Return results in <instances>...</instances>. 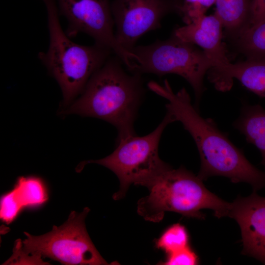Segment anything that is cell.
I'll return each instance as SVG.
<instances>
[{"label": "cell", "instance_id": "1", "mask_svg": "<svg viewBox=\"0 0 265 265\" xmlns=\"http://www.w3.org/2000/svg\"><path fill=\"white\" fill-rule=\"evenodd\" d=\"M148 87L167 100V112L193 138L200 158L199 178L204 181L212 176L225 177L234 183H248L254 191L265 187V172L248 160L212 119L201 116L185 88L175 93L167 80L163 84L151 81Z\"/></svg>", "mask_w": 265, "mask_h": 265}, {"label": "cell", "instance_id": "2", "mask_svg": "<svg viewBox=\"0 0 265 265\" xmlns=\"http://www.w3.org/2000/svg\"><path fill=\"white\" fill-rule=\"evenodd\" d=\"M122 64L116 55L109 56L63 112L110 123L118 130L117 140L135 134L134 122L145 92L141 74H128Z\"/></svg>", "mask_w": 265, "mask_h": 265}, {"label": "cell", "instance_id": "3", "mask_svg": "<svg viewBox=\"0 0 265 265\" xmlns=\"http://www.w3.org/2000/svg\"><path fill=\"white\" fill-rule=\"evenodd\" d=\"M42 0L47 12L50 43L48 50L39 53L38 57L60 86L66 108L81 93L112 51L97 43L84 46L72 41L60 26L55 0Z\"/></svg>", "mask_w": 265, "mask_h": 265}, {"label": "cell", "instance_id": "4", "mask_svg": "<svg viewBox=\"0 0 265 265\" xmlns=\"http://www.w3.org/2000/svg\"><path fill=\"white\" fill-rule=\"evenodd\" d=\"M147 187L149 194L137 206V213L145 220L159 222L167 212L203 219L201 210L205 209L212 210L218 218L227 216L231 203L209 191L203 180L183 166H170Z\"/></svg>", "mask_w": 265, "mask_h": 265}, {"label": "cell", "instance_id": "5", "mask_svg": "<svg viewBox=\"0 0 265 265\" xmlns=\"http://www.w3.org/2000/svg\"><path fill=\"white\" fill-rule=\"evenodd\" d=\"M174 121L167 112L161 122L149 134L143 136L135 134L117 140V147L110 155L100 159L82 161L77 171H81L85 165L90 163L110 169L120 182L118 191L113 195L115 200L123 198L132 184L147 187L171 166L160 159L158 148L164 129Z\"/></svg>", "mask_w": 265, "mask_h": 265}, {"label": "cell", "instance_id": "6", "mask_svg": "<svg viewBox=\"0 0 265 265\" xmlns=\"http://www.w3.org/2000/svg\"><path fill=\"white\" fill-rule=\"evenodd\" d=\"M133 73H150L159 76L169 74L184 78L192 86L198 106L204 90L205 74L213 64L203 51L174 35L165 40H157L146 46H135L129 51Z\"/></svg>", "mask_w": 265, "mask_h": 265}, {"label": "cell", "instance_id": "7", "mask_svg": "<svg viewBox=\"0 0 265 265\" xmlns=\"http://www.w3.org/2000/svg\"><path fill=\"white\" fill-rule=\"evenodd\" d=\"M89 211L86 207L81 212H72L64 224L53 226L50 232L41 236L24 232L26 238L22 241V249L27 254L49 258L63 265H108L87 232L85 219Z\"/></svg>", "mask_w": 265, "mask_h": 265}, {"label": "cell", "instance_id": "8", "mask_svg": "<svg viewBox=\"0 0 265 265\" xmlns=\"http://www.w3.org/2000/svg\"><path fill=\"white\" fill-rule=\"evenodd\" d=\"M59 13L67 20L69 37L79 32L91 37L95 43L109 48L128 69L132 67L129 51L117 43L109 0H57Z\"/></svg>", "mask_w": 265, "mask_h": 265}, {"label": "cell", "instance_id": "9", "mask_svg": "<svg viewBox=\"0 0 265 265\" xmlns=\"http://www.w3.org/2000/svg\"><path fill=\"white\" fill-rule=\"evenodd\" d=\"M111 10L116 41L129 51L143 35L159 28L162 18L177 6L172 0H114Z\"/></svg>", "mask_w": 265, "mask_h": 265}, {"label": "cell", "instance_id": "10", "mask_svg": "<svg viewBox=\"0 0 265 265\" xmlns=\"http://www.w3.org/2000/svg\"><path fill=\"white\" fill-rule=\"evenodd\" d=\"M227 216L234 219L241 230L242 253L265 264V197L257 191L231 203Z\"/></svg>", "mask_w": 265, "mask_h": 265}, {"label": "cell", "instance_id": "11", "mask_svg": "<svg viewBox=\"0 0 265 265\" xmlns=\"http://www.w3.org/2000/svg\"><path fill=\"white\" fill-rule=\"evenodd\" d=\"M222 27L215 14L204 15L191 23L176 28L173 34L183 41L200 46L212 62V69L217 68L230 63L222 42Z\"/></svg>", "mask_w": 265, "mask_h": 265}, {"label": "cell", "instance_id": "12", "mask_svg": "<svg viewBox=\"0 0 265 265\" xmlns=\"http://www.w3.org/2000/svg\"><path fill=\"white\" fill-rule=\"evenodd\" d=\"M209 78L219 91L230 89L236 79L250 91L265 98V57L248 58L243 62L211 69Z\"/></svg>", "mask_w": 265, "mask_h": 265}, {"label": "cell", "instance_id": "13", "mask_svg": "<svg viewBox=\"0 0 265 265\" xmlns=\"http://www.w3.org/2000/svg\"><path fill=\"white\" fill-rule=\"evenodd\" d=\"M233 126L245 136L247 142L260 151L265 173V109L259 104H243Z\"/></svg>", "mask_w": 265, "mask_h": 265}, {"label": "cell", "instance_id": "14", "mask_svg": "<svg viewBox=\"0 0 265 265\" xmlns=\"http://www.w3.org/2000/svg\"><path fill=\"white\" fill-rule=\"evenodd\" d=\"M6 194L20 212L26 207L40 206L48 199L44 181L35 176L19 177L13 188Z\"/></svg>", "mask_w": 265, "mask_h": 265}, {"label": "cell", "instance_id": "15", "mask_svg": "<svg viewBox=\"0 0 265 265\" xmlns=\"http://www.w3.org/2000/svg\"><path fill=\"white\" fill-rule=\"evenodd\" d=\"M252 0H216L215 14L223 26L238 35L249 25Z\"/></svg>", "mask_w": 265, "mask_h": 265}, {"label": "cell", "instance_id": "16", "mask_svg": "<svg viewBox=\"0 0 265 265\" xmlns=\"http://www.w3.org/2000/svg\"><path fill=\"white\" fill-rule=\"evenodd\" d=\"M237 36L240 49L248 58L265 57V18L247 26Z\"/></svg>", "mask_w": 265, "mask_h": 265}, {"label": "cell", "instance_id": "17", "mask_svg": "<svg viewBox=\"0 0 265 265\" xmlns=\"http://www.w3.org/2000/svg\"><path fill=\"white\" fill-rule=\"evenodd\" d=\"M188 241L189 237L186 228L176 223L162 233L156 242V246L168 255L189 246Z\"/></svg>", "mask_w": 265, "mask_h": 265}, {"label": "cell", "instance_id": "18", "mask_svg": "<svg viewBox=\"0 0 265 265\" xmlns=\"http://www.w3.org/2000/svg\"><path fill=\"white\" fill-rule=\"evenodd\" d=\"M216 0H180L177 7V12L182 16L183 20L189 24L205 15L206 11Z\"/></svg>", "mask_w": 265, "mask_h": 265}, {"label": "cell", "instance_id": "19", "mask_svg": "<svg viewBox=\"0 0 265 265\" xmlns=\"http://www.w3.org/2000/svg\"><path fill=\"white\" fill-rule=\"evenodd\" d=\"M163 265H194L198 263L197 255L189 246L168 255Z\"/></svg>", "mask_w": 265, "mask_h": 265}, {"label": "cell", "instance_id": "20", "mask_svg": "<svg viewBox=\"0 0 265 265\" xmlns=\"http://www.w3.org/2000/svg\"><path fill=\"white\" fill-rule=\"evenodd\" d=\"M21 242L20 240H17V243H16L13 249V254L3 265L49 264L48 262L42 261L41 257L28 254L24 252L21 248Z\"/></svg>", "mask_w": 265, "mask_h": 265}, {"label": "cell", "instance_id": "21", "mask_svg": "<svg viewBox=\"0 0 265 265\" xmlns=\"http://www.w3.org/2000/svg\"><path fill=\"white\" fill-rule=\"evenodd\" d=\"M265 18V0H252L248 26L257 23Z\"/></svg>", "mask_w": 265, "mask_h": 265}, {"label": "cell", "instance_id": "22", "mask_svg": "<svg viewBox=\"0 0 265 265\" xmlns=\"http://www.w3.org/2000/svg\"><path fill=\"white\" fill-rule=\"evenodd\" d=\"M172 0L175 2L177 6L179 5L180 1V0Z\"/></svg>", "mask_w": 265, "mask_h": 265}]
</instances>
